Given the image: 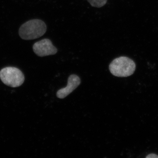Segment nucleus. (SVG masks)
<instances>
[{"mask_svg":"<svg viewBox=\"0 0 158 158\" xmlns=\"http://www.w3.org/2000/svg\"><path fill=\"white\" fill-rule=\"evenodd\" d=\"M46 30V25L44 22L40 19H32L21 26L19 33L22 39L31 40L41 37Z\"/></svg>","mask_w":158,"mask_h":158,"instance_id":"nucleus-1","label":"nucleus"},{"mask_svg":"<svg viewBox=\"0 0 158 158\" xmlns=\"http://www.w3.org/2000/svg\"><path fill=\"white\" fill-rule=\"evenodd\" d=\"M111 73L117 77H127L132 75L136 69V64L128 57L121 56L114 59L109 65Z\"/></svg>","mask_w":158,"mask_h":158,"instance_id":"nucleus-2","label":"nucleus"},{"mask_svg":"<svg viewBox=\"0 0 158 158\" xmlns=\"http://www.w3.org/2000/svg\"><path fill=\"white\" fill-rule=\"evenodd\" d=\"M0 79L7 86L16 88L22 85L25 77L23 74L19 69L7 67L0 71Z\"/></svg>","mask_w":158,"mask_h":158,"instance_id":"nucleus-3","label":"nucleus"},{"mask_svg":"<svg viewBox=\"0 0 158 158\" xmlns=\"http://www.w3.org/2000/svg\"><path fill=\"white\" fill-rule=\"evenodd\" d=\"M33 51L37 56L44 57L57 53L58 49L52 43L50 40L43 39L35 43L33 47Z\"/></svg>","mask_w":158,"mask_h":158,"instance_id":"nucleus-4","label":"nucleus"},{"mask_svg":"<svg viewBox=\"0 0 158 158\" xmlns=\"http://www.w3.org/2000/svg\"><path fill=\"white\" fill-rule=\"evenodd\" d=\"M81 83V79L75 74H72L69 77L68 84L65 88H62L58 90L56 96L58 98H65L69 94L76 89Z\"/></svg>","mask_w":158,"mask_h":158,"instance_id":"nucleus-5","label":"nucleus"},{"mask_svg":"<svg viewBox=\"0 0 158 158\" xmlns=\"http://www.w3.org/2000/svg\"><path fill=\"white\" fill-rule=\"evenodd\" d=\"M91 6L97 8H101L106 5L107 0H88Z\"/></svg>","mask_w":158,"mask_h":158,"instance_id":"nucleus-6","label":"nucleus"},{"mask_svg":"<svg viewBox=\"0 0 158 158\" xmlns=\"http://www.w3.org/2000/svg\"><path fill=\"white\" fill-rule=\"evenodd\" d=\"M146 157L148 158H158V156L154 154H151L148 155Z\"/></svg>","mask_w":158,"mask_h":158,"instance_id":"nucleus-7","label":"nucleus"}]
</instances>
